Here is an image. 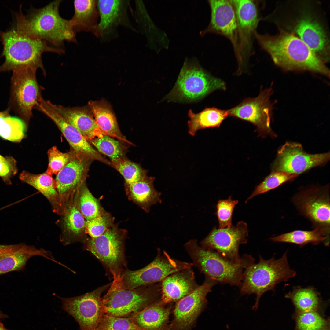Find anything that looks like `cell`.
Wrapping results in <instances>:
<instances>
[{
	"instance_id": "cell-40",
	"label": "cell",
	"mask_w": 330,
	"mask_h": 330,
	"mask_svg": "<svg viewBox=\"0 0 330 330\" xmlns=\"http://www.w3.org/2000/svg\"><path fill=\"white\" fill-rule=\"evenodd\" d=\"M96 330H145L137 324L131 317H116L105 314Z\"/></svg>"
},
{
	"instance_id": "cell-27",
	"label": "cell",
	"mask_w": 330,
	"mask_h": 330,
	"mask_svg": "<svg viewBox=\"0 0 330 330\" xmlns=\"http://www.w3.org/2000/svg\"><path fill=\"white\" fill-rule=\"evenodd\" d=\"M97 1H74V14L69 20L71 28L75 35L78 33L85 32L94 35L99 19Z\"/></svg>"
},
{
	"instance_id": "cell-6",
	"label": "cell",
	"mask_w": 330,
	"mask_h": 330,
	"mask_svg": "<svg viewBox=\"0 0 330 330\" xmlns=\"http://www.w3.org/2000/svg\"><path fill=\"white\" fill-rule=\"evenodd\" d=\"M287 252H285L278 259L273 257L265 260L260 255L258 262L249 266L243 272L240 293L242 295L255 294L254 310L258 308L260 298L264 293L273 291L277 284L295 276L296 272L289 266Z\"/></svg>"
},
{
	"instance_id": "cell-8",
	"label": "cell",
	"mask_w": 330,
	"mask_h": 330,
	"mask_svg": "<svg viewBox=\"0 0 330 330\" xmlns=\"http://www.w3.org/2000/svg\"><path fill=\"white\" fill-rule=\"evenodd\" d=\"M127 232L114 225L100 236L87 238L83 249L91 253L103 264L113 279L120 277L126 266L125 240Z\"/></svg>"
},
{
	"instance_id": "cell-17",
	"label": "cell",
	"mask_w": 330,
	"mask_h": 330,
	"mask_svg": "<svg viewBox=\"0 0 330 330\" xmlns=\"http://www.w3.org/2000/svg\"><path fill=\"white\" fill-rule=\"evenodd\" d=\"M271 89L261 90L255 98H247L237 106L228 110L229 115L248 121L255 125L259 134L265 137H274L270 125L272 105L270 97Z\"/></svg>"
},
{
	"instance_id": "cell-26",
	"label": "cell",
	"mask_w": 330,
	"mask_h": 330,
	"mask_svg": "<svg viewBox=\"0 0 330 330\" xmlns=\"http://www.w3.org/2000/svg\"><path fill=\"white\" fill-rule=\"evenodd\" d=\"M171 303L161 299L131 317L137 324L145 330H169Z\"/></svg>"
},
{
	"instance_id": "cell-23",
	"label": "cell",
	"mask_w": 330,
	"mask_h": 330,
	"mask_svg": "<svg viewBox=\"0 0 330 330\" xmlns=\"http://www.w3.org/2000/svg\"><path fill=\"white\" fill-rule=\"evenodd\" d=\"M52 105L57 112L88 141L96 138H102L105 135L97 124L88 106L69 107Z\"/></svg>"
},
{
	"instance_id": "cell-7",
	"label": "cell",
	"mask_w": 330,
	"mask_h": 330,
	"mask_svg": "<svg viewBox=\"0 0 330 330\" xmlns=\"http://www.w3.org/2000/svg\"><path fill=\"white\" fill-rule=\"evenodd\" d=\"M226 89L225 82L205 71L196 59L186 58L174 86L166 97L173 101H193L215 90Z\"/></svg>"
},
{
	"instance_id": "cell-2",
	"label": "cell",
	"mask_w": 330,
	"mask_h": 330,
	"mask_svg": "<svg viewBox=\"0 0 330 330\" xmlns=\"http://www.w3.org/2000/svg\"><path fill=\"white\" fill-rule=\"evenodd\" d=\"M3 45L1 56L5 60L0 65V72L32 68L40 69L46 74L42 56L45 52L63 54V49L54 48L22 30L12 28L0 32Z\"/></svg>"
},
{
	"instance_id": "cell-37",
	"label": "cell",
	"mask_w": 330,
	"mask_h": 330,
	"mask_svg": "<svg viewBox=\"0 0 330 330\" xmlns=\"http://www.w3.org/2000/svg\"><path fill=\"white\" fill-rule=\"evenodd\" d=\"M110 162V165L123 176L125 185H129L138 181L147 175V171L139 164L126 158Z\"/></svg>"
},
{
	"instance_id": "cell-1",
	"label": "cell",
	"mask_w": 330,
	"mask_h": 330,
	"mask_svg": "<svg viewBox=\"0 0 330 330\" xmlns=\"http://www.w3.org/2000/svg\"><path fill=\"white\" fill-rule=\"evenodd\" d=\"M254 36L261 48L281 68L308 71L329 76V70L325 63L294 33L280 29L276 35L261 34L256 31Z\"/></svg>"
},
{
	"instance_id": "cell-14",
	"label": "cell",
	"mask_w": 330,
	"mask_h": 330,
	"mask_svg": "<svg viewBox=\"0 0 330 330\" xmlns=\"http://www.w3.org/2000/svg\"><path fill=\"white\" fill-rule=\"evenodd\" d=\"M217 284L205 277L201 285L176 302L169 330H191L207 304V294Z\"/></svg>"
},
{
	"instance_id": "cell-41",
	"label": "cell",
	"mask_w": 330,
	"mask_h": 330,
	"mask_svg": "<svg viewBox=\"0 0 330 330\" xmlns=\"http://www.w3.org/2000/svg\"><path fill=\"white\" fill-rule=\"evenodd\" d=\"M74 152L71 150L67 152L64 153L54 146L48 151V164L46 171L52 175H57L69 162L72 157Z\"/></svg>"
},
{
	"instance_id": "cell-24",
	"label": "cell",
	"mask_w": 330,
	"mask_h": 330,
	"mask_svg": "<svg viewBox=\"0 0 330 330\" xmlns=\"http://www.w3.org/2000/svg\"><path fill=\"white\" fill-rule=\"evenodd\" d=\"M199 286L192 268L183 270L168 276L161 282V299L167 304L176 303Z\"/></svg>"
},
{
	"instance_id": "cell-35",
	"label": "cell",
	"mask_w": 330,
	"mask_h": 330,
	"mask_svg": "<svg viewBox=\"0 0 330 330\" xmlns=\"http://www.w3.org/2000/svg\"><path fill=\"white\" fill-rule=\"evenodd\" d=\"M74 197L78 208L86 221L95 218L104 211L99 201L90 191L86 182L79 187Z\"/></svg>"
},
{
	"instance_id": "cell-12",
	"label": "cell",
	"mask_w": 330,
	"mask_h": 330,
	"mask_svg": "<svg viewBox=\"0 0 330 330\" xmlns=\"http://www.w3.org/2000/svg\"><path fill=\"white\" fill-rule=\"evenodd\" d=\"M111 284L101 286L81 296L60 298L63 309L74 318L80 330H96L105 314L101 295Z\"/></svg>"
},
{
	"instance_id": "cell-42",
	"label": "cell",
	"mask_w": 330,
	"mask_h": 330,
	"mask_svg": "<svg viewBox=\"0 0 330 330\" xmlns=\"http://www.w3.org/2000/svg\"><path fill=\"white\" fill-rule=\"evenodd\" d=\"M114 221L112 216L104 210L95 218L86 221V233L91 238L99 237L114 225Z\"/></svg>"
},
{
	"instance_id": "cell-22",
	"label": "cell",
	"mask_w": 330,
	"mask_h": 330,
	"mask_svg": "<svg viewBox=\"0 0 330 330\" xmlns=\"http://www.w3.org/2000/svg\"><path fill=\"white\" fill-rule=\"evenodd\" d=\"M93 160L74 152L69 162L56 175V187L65 207L79 187L86 182Z\"/></svg>"
},
{
	"instance_id": "cell-33",
	"label": "cell",
	"mask_w": 330,
	"mask_h": 330,
	"mask_svg": "<svg viewBox=\"0 0 330 330\" xmlns=\"http://www.w3.org/2000/svg\"><path fill=\"white\" fill-rule=\"evenodd\" d=\"M285 297L291 300L297 312L317 311L320 305L319 294L311 287H296Z\"/></svg>"
},
{
	"instance_id": "cell-29",
	"label": "cell",
	"mask_w": 330,
	"mask_h": 330,
	"mask_svg": "<svg viewBox=\"0 0 330 330\" xmlns=\"http://www.w3.org/2000/svg\"><path fill=\"white\" fill-rule=\"evenodd\" d=\"M155 178L146 176L138 181L125 185L126 191L128 198L146 212H149L150 207L157 203H161V193L154 186Z\"/></svg>"
},
{
	"instance_id": "cell-47",
	"label": "cell",
	"mask_w": 330,
	"mask_h": 330,
	"mask_svg": "<svg viewBox=\"0 0 330 330\" xmlns=\"http://www.w3.org/2000/svg\"><path fill=\"white\" fill-rule=\"evenodd\" d=\"M1 319L0 318V330H8L4 327L3 324L1 322Z\"/></svg>"
},
{
	"instance_id": "cell-25",
	"label": "cell",
	"mask_w": 330,
	"mask_h": 330,
	"mask_svg": "<svg viewBox=\"0 0 330 330\" xmlns=\"http://www.w3.org/2000/svg\"><path fill=\"white\" fill-rule=\"evenodd\" d=\"M62 215L61 242L65 245L77 242H83L87 238L86 232V221L78 208L74 195L65 204Z\"/></svg>"
},
{
	"instance_id": "cell-5",
	"label": "cell",
	"mask_w": 330,
	"mask_h": 330,
	"mask_svg": "<svg viewBox=\"0 0 330 330\" xmlns=\"http://www.w3.org/2000/svg\"><path fill=\"white\" fill-rule=\"evenodd\" d=\"M120 277L113 279L107 292L102 297L105 314L131 317L161 299V282L128 289L122 284Z\"/></svg>"
},
{
	"instance_id": "cell-11",
	"label": "cell",
	"mask_w": 330,
	"mask_h": 330,
	"mask_svg": "<svg viewBox=\"0 0 330 330\" xmlns=\"http://www.w3.org/2000/svg\"><path fill=\"white\" fill-rule=\"evenodd\" d=\"M237 23L238 45L237 73L241 74L254 54V34L260 20L259 3L251 0H231Z\"/></svg>"
},
{
	"instance_id": "cell-36",
	"label": "cell",
	"mask_w": 330,
	"mask_h": 330,
	"mask_svg": "<svg viewBox=\"0 0 330 330\" xmlns=\"http://www.w3.org/2000/svg\"><path fill=\"white\" fill-rule=\"evenodd\" d=\"M88 141L99 152L108 157L111 161L126 158L124 146L119 141L112 137L103 135L102 138H96Z\"/></svg>"
},
{
	"instance_id": "cell-10",
	"label": "cell",
	"mask_w": 330,
	"mask_h": 330,
	"mask_svg": "<svg viewBox=\"0 0 330 330\" xmlns=\"http://www.w3.org/2000/svg\"><path fill=\"white\" fill-rule=\"evenodd\" d=\"M193 266V263L174 259L159 248L150 263L137 270H125L121 275V280L125 288L134 289L161 282L168 276Z\"/></svg>"
},
{
	"instance_id": "cell-15",
	"label": "cell",
	"mask_w": 330,
	"mask_h": 330,
	"mask_svg": "<svg viewBox=\"0 0 330 330\" xmlns=\"http://www.w3.org/2000/svg\"><path fill=\"white\" fill-rule=\"evenodd\" d=\"M299 212L315 227L330 232V196L326 186L302 190L293 197Z\"/></svg>"
},
{
	"instance_id": "cell-4",
	"label": "cell",
	"mask_w": 330,
	"mask_h": 330,
	"mask_svg": "<svg viewBox=\"0 0 330 330\" xmlns=\"http://www.w3.org/2000/svg\"><path fill=\"white\" fill-rule=\"evenodd\" d=\"M184 246L193 265L205 277L217 283L240 288L244 269L254 263L255 259L247 254L237 262L232 261L215 251L200 246L196 239L189 240Z\"/></svg>"
},
{
	"instance_id": "cell-43",
	"label": "cell",
	"mask_w": 330,
	"mask_h": 330,
	"mask_svg": "<svg viewBox=\"0 0 330 330\" xmlns=\"http://www.w3.org/2000/svg\"><path fill=\"white\" fill-rule=\"evenodd\" d=\"M35 256L29 253L13 254L0 258V275L24 269L27 262Z\"/></svg>"
},
{
	"instance_id": "cell-48",
	"label": "cell",
	"mask_w": 330,
	"mask_h": 330,
	"mask_svg": "<svg viewBox=\"0 0 330 330\" xmlns=\"http://www.w3.org/2000/svg\"><path fill=\"white\" fill-rule=\"evenodd\" d=\"M320 330H330L329 326Z\"/></svg>"
},
{
	"instance_id": "cell-13",
	"label": "cell",
	"mask_w": 330,
	"mask_h": 330,
	"mask_svg": "<svg viewBox=\"0 0 330 330\" xmlns=\"http://www.w3.org/2000/svg\"><path fill=\"white\" fill-rule=\"evenodd\" d=\"M130 6L128 0H97L99 19L94 35L101 42L107 43L117 38L119 27L138 32L130 18Z\"/></svg>"
},
{
	"instance_id": "cell-28",
	"label": "cell",
	"mask_w": 330,
	"mask_h": 330,
	"mask_svg": "<svg viewBox=\"0 0 330 330\" xmlns=\"http://www.w3.org/2000/svg\"><path fill=\"white\" fill-rule=\"evenodd\" d=\"M20 179L39 191L49 200L54 212L62 215L65 209L52 176L46 172L39 174H34L24 170L19 176Z\"/></svg>"
},
{
	"instance_id": "cell-9",
	"label": "cell",
	"mask_w": 330,
	"mask_h": 330,
	"mask_svg": "<svg viewBox=\"0 0 330 330\" xmlns=\"http://www.w3.org/2000/svg\"><path fill=\"white\" fill-rule=\"evenodd\" d=\"M37 69L29 68L13 71L10 81L8 108L27 125L33 110L42 98V88L36 76Z\"/></svg>"
},
{
	"instance_id": "cell-30",
	"label": "cell",
	"mask_w": 330,
	"mask_h": 330,
	"mask_svg": "<svg viewBox=\"0 0 330 330\" xmlns=\"http://www.w3.org/2000/svg\"><path fill=\"white\" fill-rule=\"evenodd\" d=\"M88 106L98 126L105 135L130 145L132 143L122 134L111 107L105 101H90Z\"/></svg>"
},
{
	"instance_id": "cell-3",
	"label": "cell",
	"mask_w": 330,
	"mask_h": 330,
	"mask_svg": "<svg viewBox=\"0 0 330 330\" xmlns=\"http://www.w3.org/2000/svg\"><path fill=\"white\" fill-rule=\"evenodd\" d=\"M62 1L55 0L39 9L33 8L24 15L21 5L16 13V25L54 48L64 50L65 41L76 43L69 20L59 13Z\"/></svg>"
},
{
	"instance_id": "cell-46",
	"label": "cell",
	"mask_w": 330,
	"mask_h": 330,
	"mask_svg": "<svg viewBox=\"0 0 330 330\" xmlns=\"http://www.w3.org/2000/svg\"><path fill=\"white\" fill-rule=\"evenodd\" d=\"M34 250L32 246L28 245L23 243L15 244H0V258L15 253H33Z\"/></svg>"
},
{
	"instance_id": "cell-19",
	"label": "cell",
	"mask_w": 330,
	"mask_h": 330,
	"mask_svg": "<svg viewBox=\"0 0 330 330\" xmlns=\"http://www.w3.org/2000/svg\"><path fill=\"white\" fill-rule=\"evenodd\" d=\"M211 18L207 27L200 32L215 34L226 38L232 45L237 60L238 58L237 23L234 8L231 0H208Z\"/></svg>"
},
{
	"instance_id": "cell-21",
	"label": "cell",
	"mask_w": 330,
	"mask_h": 330,
	"mask_svg": "<svg viewBox=\"0 0 330 330\" xmlns=\"http://www.w3.org/2000/svg\"><path fill=\"white\" fill-rule=\"evenodd\" d=\"M52 103L42 98L35 108L43 113L55 124L76 154L92 160L110 165V162L103 157L74 127L64 119L55 109Z\"/></svg>"
},
{
	"instance_id": "cell-38",
	"label": "cell",
	"mask_w": 330,
	"mask_h": 330,
	"mask_svg": "<svg viewBox=\"0 0 330 330\" xmlns=\"http://www.w3.org/2000/svg\"><path fill=\"white\" fill-rule=\"evenodd\" d=\"M298 176L282 171H272L255 187L252 193L246 200L245 203L255 196L274 189Z\"/></svg>"
},
{
	"instance_id": "cell-18",
	"label": "cell",
	"mask_w": 330,
	"mask_h": 330,
	"mask_svg": "<svg viewBox=\"0 0 330 330\" xmlns=\"http://www.w3.org/2000/svg\"><path fill=\"white\" fill-rule=\"evenodd\" d=\"M248 231L247 224L243 221L229 228L214 227L200 244L204 248L215 251L223 257L237 262L241 258L239 253L240 245L247 243Z\"/></svg>"
},
{
	"instance_id": "cell-44",
	"label": "cell",
	"mask_w": 330,
	"mask_h": 330,
	"mask_svg": "<svg viewBox=\"0 0 330 330\" xmlns=\"http://www.w3.org/2000/svg\"><path fill=\"white\" fill-rule=\"evenodd\" d=\"M238 202L234 200L230 196L228 199L218 200L216 205L217 215L219 229L229 228L232 225V218L234 209Z\"/></svg>"
},
{
	"instance_id": "cell-49",
	"label": "cell",
	"mask_w": 330,
	"mask_h": 330,
	"mask_svg": "<svg viewBox=\"0 0 330 330\" xmlns=\"http://www.w3.org/2000/svg\"><path fill=\"white\" fill-rule=\"evenodd\" d=\"M2 314V313H1L0 311V316Z\"/></svg>"
},
{
	"instance_id": "cell-32",
	"label": "cell",
	"mask_w": 330,
	"mask_h": 330,
	"mask_svg": "<svg viewBox=\"0 0 330 330\" xmlns=\"http://www.w3.org/2000/svg\"><path fill=\"white\" fill-rule=\"evenodd\" d=\"M329 232L323 229L314 228L311 231L296 230L270 238L274 242L293 243L302 247L309 243L316 245L327 241Z\"/></svg>"
},
{
	"instance_id": "cell-34",
	"label": "cell",
	"mask_w": 330,
	"mask_h": 330,
	"mask_svg": "<svg viewBox=\"0 0 330 330\" xmlns=\"http://www.w3.org/2000/svg\"><path fill=\"white\" fill-rule=\"evenodd\" d=\"M7 108L0 111V137L12 142H20L24 137L27 124L21 119L11 116Z\"/></svg>"
},
{
	"instance_id": "cell-39",
	"label": "cell",
	"mask_w": 330,
	"mask_h": 330,
	"mask_svg": "<svg viewBox=\"0 0 330 330\" xmlns=\"http://www.w3.org/2000/svg\"><path fill=\"white\" fill-rule=\"evenodd\" d=\"M295 321L296 330H320L329 325L317 311L297 312Z\"/></svg>"
},
{
	"instance_id": "cell-45",
	"label": "cell",
	"mask_w": 330,
	"mask_h": 330,
	"mask_svg": "<svg viewBox=\"0 0 330 330\" xmlns=\"http://www.w3.org/2000/svg\"><path fill=\"white\" fill-rule=\"evenodd\" d=\"M16 161L11 156L0 154V177L7 185L12 184L11 178L17 173Z\"/></svg>"
},
{
	"instance_id": "cell-20",
	"label": "cell",
	"mask_w": 330,
	"mask_h": 330,
	"mask_svg": "<svg viewBox=\"0 0 330 330\" xmlns=\"http://www.w3.org/2000/svg\"><path fill=\"white\" fill-rule=\"evenodd\" d=\"M289 27L324 63L329 61V40L321 23L308 12L303 13Z\"/></svg>"
},
{
	"instance_id": "cell-31",
	"label": "cell",
	"mask_w": 330,
	"mask_h": 330,
	"mask_svg": "<svg viewBox=\"0 0 330 330\" xmlns=\"http://www.w3.org/2000/svg\"><path fill=\"white\" fill-rule=\"evenodd\" d=\"M189 118L188 124L189 132L194 136L199 130L209 127H219L223 121L228 116V110H222L215 107L207 108L197 113L189 110Z\"/></svg>"
},
{
	"instance_id": "cell-16",
	"label": "cell",
	"mask_w": 330,
	"mask_h": 330,
	"mask_svg": "<svg viewBox=\"0 0 330 330\" xmlns=\"http://www.w3.org/2000/svg\"><path fill=\"white\" fill-rule=\"evenodd\" d=\"M329 159V152L310 154L304 150L301 144L287 142L278 150L272 170V171L298 175L310 169L325 164Z\"/></svg>"
}]
</instances>
